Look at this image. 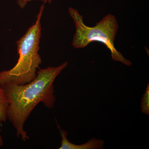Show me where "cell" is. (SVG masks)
I'll return each instance as SVG.
<instances>
[{
	"instance_id": "obj_8",
	"label": "cell",
	"mask_w": 149,
	"mask_h": 149,
	"mask_svg": "<svg viewBox=\"0 0 149 149\" xmlns=\"http://www.w3.org/2000/svg\"><path fill=\"white\" fill-rule=\"evenodd\" d=\"M1 130L0 128V133H1ZM3 144V138L0 135V148L2 146Z\"/></svg>"
},
{
	"instance_id": "obj_1",
	"label": "cell",
	"mask_w": 149,
	"mask_h": 149,
	"mask_svg": "<svg viewBox=\"0 0 149 149\" xmlns=\"http://www.w3.org/2000/svg\"><path fill=\"white\" fill-rule=\"evenodd\" d=\"M68 65V62L65 61L57 67L40 69L36 78L24 85L8 83L1 85L8 101L7 119L15 128L17 138L23 141L29 139L24 130V124L38 104L43 103L49 109L53 107L56 101L54 83Z\"/></svg>"
},
{
	"instance_id": "obj_9",
	"label": "cell",
	"mask_w": 149,
	"mask_h": 149,
	"mask_svg": "<svg viewBox=\"0 0 149 149\" xmlns=\"http://www.w3.org/2000/svg\"><path fill=\"white\" fill-rule=\"evenodd\" d=\"M52 0H48V3H49L50 4L52 2Z\"/></svg>"
},
{
	"instance_id": "obj_6",
	"label": "cell",
	"mask_w": 149,
	"mask_h": 149,
	"mask_svg": "<svg viewBox=\"0 0 149 149\" xmlns=\"http://www.w3.org/2000/svg\"><path fill=\"white\" fill-rule=\"evenodd\" d=\"M141 110L143 113L149 115V84L141 99Z\"/></svg>"
},
{
	"instance_id": "obj_4",
	"label": "cell",
	"mask_w": 149,
	"mask_h": 149,
	"mask_svg": "<svg viewBox=\"0 0 149 149\" xmlns=\"http://www.w3.org/2000/svg\"><path fill=\"white\" fill-rule=\"evenodd\" d=\"M62 138L61 146L59 149H102L104 148V141L95 138L89 140L87 143L81 145H76L70 143L68 140V133L57 125Z\"/></svg>"
},
{
	"instance_id": "obj_5",
	"label": "cell",
	"mask_w": 149,
	"mask_h": 149,
	"mask_svg": "<svg viewBox=\"0 0 149 149\" xmlns=\"http://www.w3.org/2000/svg\"><path fill=\"white\" fill-rule=\"evenodd\" d=\"M9 102L4 90L0 85V123L6 122L7 119L8 109Z\"/></svg>"
},
{
	"instance_id": "obj_3",
	"label": "cell",
	"mask_w": 149,
	"mask_h": 149,
	"mask_svg": "<svg viewBox=\"0 0 149 149\" xmlns=\"http://www.w3.org/2000/svg\"><path fill=\"white\" fill-rule=\"evenodd\" d=\"M68 13L76 28L72 42L73 47L83 49L91 42H99L109 50L113 61L120 62L127 66L132 65L131 61L125 58L115 47L114 41L118 25L114 15L110 14L107 15L95 26L90 27L84 23L83 16L77 10L70 7Z\"/></svg>"
},
{
	"instance_id": "obj_7",
	"label": "cell",
	"mask_w": 149,
	"mask_h": 149,
	"mask_svg": "<svg viewBox=\"0 0 149 149\" xmlns=\"http://www.w3.org/2000/svg\"><path fill=\"white\" fill-rule=\"evenodd\" d=\"M32 0H17V5L19 7L22 9L24 8L26 6L27 3L31 1ZM34 1H40L42 2L44 4L48 3V0H34Z\"/></svg>"
},
{
	"instance_id": "obj_2",
	"label": "cell",
	"mask_w": 149,
	"mask_h": 149,
	"mask_svg": "<svg viewBox=\"0 0 149 149\" xmlns=\"http://www.w3.org/2000/svg\"><path fill=\"white\" fill-rule=\"evenodd\" d=\"M45 4L40 7L35 24L16 42L19 58L14 67L0 72V85L12 83L18 85L30 83L37 76V69L42 63L39 54L42 35L41 20Z\"/></svg>"
}]
</instances>
